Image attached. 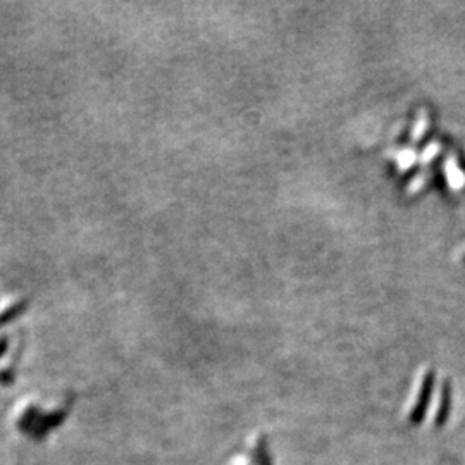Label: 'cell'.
I'll use <instances>...</instances> for the list:
<instances>
[{"label": "cell", "instance_id": "1", "mask_svg": "<svg viewBox=\"0 0 465 465\" xmlns=\"http://www.w3.org/2000/svg\"><path fill=\"white\" fill-rule=\"evenodd\" d=\"M23 308H24L23 302H20L17 305H14V307H9V308H7L6 312H2V314H0V326L6 324V322H7V321H10V319H14V315L20 314V312L23 310Z\"/></svg>", "mask_w": 465, "mask_h": 465}, {"label": "cell", "instance_id": "2", "mask_svg": "<svg viewBox=\"0 0 465 465\" xmlns=\"http://www.w3.org/2000/svg\"><path fill=\"white\" fill-rule=\"evenodd\" d=\"M3 348H6V341H0V353L3 352Z\"/></svg>", "mask_w": 465, "mask_h": 465}]
</instances>
